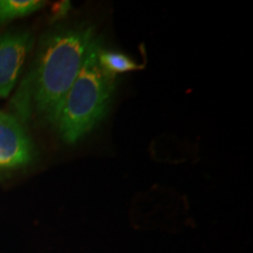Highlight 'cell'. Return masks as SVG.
Instances as JSON below:
<instances>
[{"label": "cell", "mask_w": 253, "mask_h": 253, "mask_svg": "<svg viewBox=\"0 0 253 253\" xmlns=\"http://www.w3.org/2000/svg\"><path fill=\"white\" fill-rule=\"evenodd\" d=\"M95 40L94 28L89 25L68 26L48 34L20 102H32L38 114L55 125L63 100Z\"/></svg>", "instance_id": "6da1fadb"}, {"label": "cell", "mask_w": 253, "mask_h": 253, "mask_svg": "<svg viewBox=\"0 0 253 253\" xmlns=\"http://www.w3.org/2000/svg\"><path fill=\"white\" fill-rule=\"evenodd\" d=\"M99 62L103 71L108 73L112 77H115L120 73H126L142 68L134 60L126 56V54L114 50H104L101 48L99 52Z\"/></svg>", "instance_id": "5b68a950"}, {"label": "cell", "mask_w": 253, "mask_h": 253, "mask_svg": "<svg viewBox=\"0 0 253 253\" xmlns=\"http://www.w3.org/2000/svg\"><path fill=\"white\" fill-rule=\"evenodd\" d=\"M43 5L45 2L38 0H0V24L26 17L43 7Z\"/></svg>", "instance_id": "8992f818"}, {"label": "cell", "mask_w": 253, "mask_h": 253, "mask_svg": "<svg viewBox=\"0 0 253 253\" xmlns=\"http://www.w3.org/2000/svg\"><path fill=\"white\" fill-rule=\"evenodd\" d=\"M71 8V2L69 1H62L55 7V14L59 15V17H63Z\"/></svg>", "instance_id": "52a82bcc"}, {"label": "cell", "mask_w": 253, "mask_h": 253, "mask_svg": "<svg viewBox=\"0 0 253 253\" xmlns=\"http://www.w3.org/2000/svg\"><path fill=\"white\" fill-rule=\"evenodd\" d=\"M100 41L96 38L60 108L54 126L67 143H77L84 137L108 110L115 88V77L104 72L100 66Z\"/></svg>", "instance_id": "7a4b0ae2"}, {"label": "cell", "mask_w": 253, "mask_h": 253, "mask_svg": "<svg viewBox=\"0 0 253 253\" xmlns=\"http://www.w3.org/2000/svg\"><path fill=\"white\" fill-rule=\"evenodd\" d=\"M31 47L32 37L27 32L0 37V97H7L13 89Z\"/></svg>", "instance_id": "277c9868"}, {"label": "cell", "mask_w": 253, "mask_h": 253, "mask_svg": "<svg viewBox=\"0 0 253 253\" xmlns=\"http://www.w3.org/2000/svg\"><path fill=\"white\" fill-rule=\"evenodd\" d=\"M33 147L19 120L0 112V169L24 167L32 161Z\"/></svg>", "instance_id": "3957f363"}]
</instances>
